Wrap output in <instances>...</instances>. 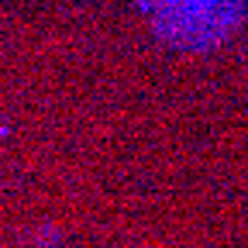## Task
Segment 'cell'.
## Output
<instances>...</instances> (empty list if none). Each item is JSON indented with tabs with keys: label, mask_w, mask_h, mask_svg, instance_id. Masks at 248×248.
Listing matches in <instances>:
<instances>
[{
	"label": "cell",
	"mask_w": 248,
	"mask_h": 248,
	"mask_svg": "<svg viewBox=\"0 0 248 248\" xmlns=\"http://www.w3.org/2000/svg\"><path fill=\"white\" fill-rule=\"evenodd\" d=\"M152 31L176 48H214L241 24L248 0H135Z\"/></svg>",
	"instance_id": "cell-1"
}]
</instances>
